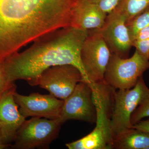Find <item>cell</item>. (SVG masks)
Masks as SVG:
<instances>
[{"label":"cell","mask_w":149,"mask_h":149,"mask_svg":"<svg viewBox=\"0 0 149 149\" xmlns=\"http://www.w3.org/2000/svg\"><path fill=\"white\" fill-rule=\"evenodd\" d=\"M77 0H0V58L43 35L69 26Z\"/></svg>","instance_id":"6da1fadb"},{"label":"cell","mask_w":149,"mask_h":149,"mask_svg":"<svg viewBox=\"0 0 149 149\" xmlns=\"http://www.w3.org/2000/svg\"><path fill=\"white\" fill-rule=\"evenodd\" d=\"M89 31L68 26L49 32L29 48L13 54L4 61L9 81L24 80L37 86L40 75L57 65H70L79 70L83 81L89 83L81 60V51Z\"/></svg>","instance_id":"7a4b0ae2"},{"label":"cell","mask_w":149,"mask_h":149,"mask_svg":"<svg viewBox=\"0 0 149 149\" xmlns=\"http://www.w3.org/2000/svg\"><path fill=\"white\" fill-rule=\"evenodd\" d=\"M89 85L97 111L95 127L87 136L65 146L69 149H113L114 137L111 121L115 90L104 80Z\"/></svg>","instance_id":"3957f363"},{"label":"cell","mask_w":149,"mask_h":149,"mask_svg":"<svg viewBox=\"0 0 149 149\" xmlns=\"http://www.w3.org/2000/svg\"><path fill=\"white\" fill-rule=\"evenodd\" d=\"M149 69V60L136 50L129 58L112 54L104 81L114 90H128L136 85L139 78Z\"/></svg>","instance_id":"277c9868"},{"label":"cell","mask_w":149,"mask_h":149,"mask_svg":"<svg viewBox=\"0 0 149 149\" xmlns=\"http://www.w3.org/2000/svg\"><path fill=\"white\" fill-rule=\"evenodd\" d=\"M61 124L57 120L33 117L25 120L17 132L12 148H49L58 136Z\"/></svg>","instance_id":"5b68a950"},{"label":"cell","mask_w":149,"mask_h":149,"mask_svg":"<svg viewBox=\"0 0 149 149\" xmlns=\"http://www.w3.org/2000/svg\"><path fill=\"white\" fill-rule=\"evenodd\" d=\"M149 90L142 76L133 88L115 90L111 121L114 137L124 130L133 128L130 122L131 116Z\"/></svg>","instance_id":"8992f818"},{"label":"cell","mask_w":149,"mask_h":149,"mask_svg":"<svg viewBox=\"0 0 149 149\" xmlns=\"http://www.w3.org/2000/svg\"><path fill=\"white\" fill-rule=\"evenodd\" d=\"M112 53L97 29L89 30L81 51V60L90 83L104 80Z\"/></svg>","instance_id":"52a82bcc"},{"label":"cell","mask_w":149,"mask_h":149,"mask_svg":"<svg viewBox=\"0 0 149 149\" xmlns=\"http://www.w3.org/2000/svg\"><path fill=\"white\" fill-rule=\"evenodd\" d=\"M97 111L92 91L88 83H78L72 93L63 100L57 119L61 124L68 120H77L89 123L96 122Z\"/></svg>","instance_id":"ba28073f"},{"label":"cell","mask_w":149,"mask_h":149,"mask_svg":"<svg viewBox=\"0 0 149 149\" xmlns=\"http://www.w3.org/2000/svg\"><path fill=\"white\" fill-rule=\"evenodd\" d=\"M81 82L84 81L79 70L73 65H64L52 67L45 70L40 75L38 85L52 95L64 100Z\"/></svg>","instance_id":"9c48e42d"},{"label":"cell","mask_w":149,"mask_h":149,"mask_svg":"<svg viewBox=\"0 0 149 149\" xmlns=\"http://www.w3.org/2000/svg\"><path fill=\"white\" fill-rule=\"evenodd\" d=\"M109 47L112 54L124 58L133 44L125 16L115 9L107 15L104 25L97 29Z\"/></svg>","instance_id":"30bf717a"},{"label":"cell","mask_w":149,"mask_h":149,"mask_svg":"<svg viewBox=\"0 0 149 149\" xmlns=\"http://www.w3.org/2000/svg\"><path fill=\"white\" fill-rule=\"evenodd\" d=\"M15 100L19 107V111L25 118L29 116L57 120L59 117L63 100L49 95L33 93L25 96L14 93Z\"/></svg>","instance_id":"8fae6325"},{"label":"cell","mask_w":149,"mask_h":149,"mask_svg":"<svg viewBox=\"0 0 149 149\" xmlns=\"http://www.w3.org/2000/svg\"><path fill=\"white\" fill-rule=\"evenodd\" d=\"M16 89V86L11 88L0 97V141L5 144L13 142L17 130L26 120L15 100Z\"/></svg>","instance_id":"7c38bea8"},{"label":"cell","mask_w":149,"mask_h":149,"mask_svg":"<svg viewBox=\"0 0 149 149\" xmlns=\"http://www.w3.org/2000/svg\"><path fill=\"white\" fill-rule=\"evenodd\" d=\"M107 14L88 0H77L71 11L69 26L82 30L99 29Z\"/></svg>","instance_id":"4fadbf2b"},{"label":"cell","mask_w":149,"mask_h":149,"mask_svg":"<svg viewBox=\"0 0 149 149\" xmlns=\"http://www.w3.org/2000/svg\"><path fill=\"white\" fill-rule=\"evenodd\" d=\"M149 133L129 128L115 136L113 149H148Z\"/></svg>","instance_id":"5bb4252c"},{"label":"cell","mask_w":149,"mask_h":149,"mask_svg":"<svg viewBox=\"0 0 149 149\" xmlns=\"http://www.w3.org/2000/svg\"><path fill=\"white\" fill-rule=\"evenodd\" d=\"M149 8V0H120L115 9L125 16L127 24Z\"/></svg>","instance_id":"9a60e30c"},{"label":"cell","mask_w":149,"mask_h":149,"mask_svg":"<svg viewBox=\"0 0 149 149\" xmlns=\"http://www.w3.org/2000/svg\"><path fill=\"white\" fill-rule=\"evenodd\" d=\"M127 25L133 41L139 31L149 26V8L134 17Z\"/></svg>","instance_id":"2e32d148"},{"label":"cell","mask_w":149,"mask_h":149,"mask_svg":"<svg viewBox=\"0 0 149 149\" xmlns=\"http://www.w3.org/2000/svg\"><path fill=\"white\" fill-rule=\"evenodd\" d=\"M149 117V90L139 106L131 116L130 122L134 125L146 117Z\"/></svg>","instance_id":"e0dca14e"},{"label":"cell","mask_w":149,"mask_h":149,"mask_svg":"<svg viewBox=\"0 0 149 149\" xmlns=\"http://www.w3.org/2000/svg\"><path fill=\"white\" fill-rule=\"evenodd\" d=\"M95 5L107 15L115 9L120 0H88Z\"/></svg>","instance_id":"ac0fdd59"},{"label":"cell","mask_w":149,"mask_h":149,"mask_svg":"<svg viewBox=\"0 0 149 149\" xmlns=\"http://www.w3.org/2000/svg\"><path fill=\"white\" fill-rule=\"evenodd\" d=\"M4 61L0 63V97L6 91L16 86L14 83H11L9 81Z\"/></svg>","instance_id":"d6986e66"},{"label":"cell","mask_w":149,"mask_h":149,"mask_svg":"<svg viewBox=\"0 0 149 149\" xmlns=\"http://www.w3.org/2000/svg\"><path fill=\"white\" fill-rule=\"evenodd\" d=\"M132 46L143 57L149 60V39L134 41Z\"/></svg>","instance_id":"ffe728a7"},{"label":"cell","mask_w":149,"mask_h":149,"mask_svg":"<svg viewBox=\"0 0 149 149\" xmlns=\"http://www.w3.org/2000/svg\"><path fill=\"white\" fill-rule=\"evenodd\" d=\"M149 39V26L145 27L139 31L133 39V42L136 40Z\"/></svg>","instance_id":"44dd1931"},{"label":"cell","mask_w":149,"mask_h":149,"mask_svg":"<svg viewBox=\"0 0 149 149\" xmlns=\"http://www.w3.org/2000/svg\"><path fill=\"white\" fill-rule=\"evenodd\" d=\"M133 128L149 133V118L147 120L139 121L133 125Z\"/></svg>","instance_id":"7402d4cb"},{"label":"cell","mask_w":149,"mask_h":149,"mask_svg":"<svg viewBox=\"0 0 149 149\" xmlns=\"http://www.w3.org/2000/svg\"><path fill=\"white\" fill-rule=\"evenodd\" d=\"M10 145L9 144H6L3 143H2L1 141H0V149H3L6 148H8L9 146H10Z\"/></svg>","instance_id":"603a6c76"},{"label":"cell","mask_w":149,"mask_h":149,"mask_svg":"<svg viewBox=\"0 0 149 149\" xmlns=\"http://www.w3.org/2000/svg\"><path fill=\"white\" fill-rule=\"evenodd\" d=\"M1 124L0 123V135H1Z\"/></svg>","instance_id":"cb8c5ba5"},{"label":"cell","mask_w":149,"mask_h":149,"mask_svg":"<svg viewBox=\"0 0 149 149\" xmlns=\"http://www.w3.org/2000/svg\"></svg>","instance_id":"d4e9b609"}]
</instances>
